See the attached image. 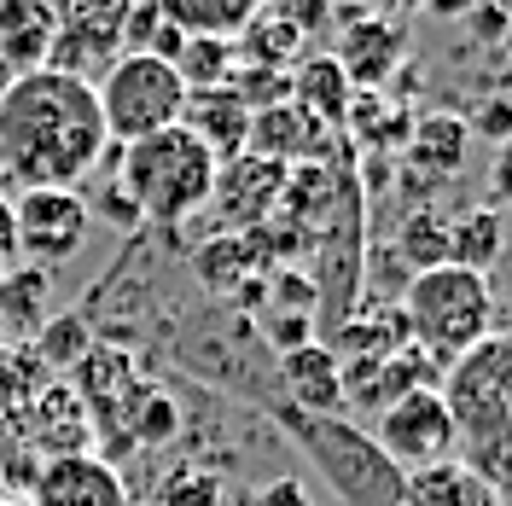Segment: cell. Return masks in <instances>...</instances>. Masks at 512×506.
<instances>
[{"instance_id":"obj_24","label":"cell","mask_w":512,"mask_h":506,"mask_svg":"<svg viewBox=\"0 0 512 506\" xmlns=\"http://www.w3.org/2000/svg\"><path fill=\"white\" fill-rule=\"evenodd\" d=\"M396 256H402L414 274L448 262V222H437L431 210H425V216H408V222H402V239H396Z\"/></svg>"},{"instance_id":"obj_22","label":"cell","mask_w":512,"mask_h":506,"mask_svg":"<svg viewBox=\"0 0 512 506\" xmlns=\"http://www.w3.org/2000/svg\"><path fill=\"white\" fill-rule=\"evenodd\" d=\"M396 53H402V30L396 24H355L338 64H344L350 88H361V82H384L396 70Z\"/></svg>"},{"instance_id":"obj_17","label":"cell","mask_w":512,"mask_h":506,"mask_svg":"<svg viewBox=\"0 0 512 506\" xmlns=\"http://www.w3.org/2000/svg\"><path fill=\"white\" fill-rule=\"evenodd\" d=\"M286 82H291V105H297V111H309L320 128H326V123L338 128L355 111L350 76H344V64L326 59V53H320V59H303V64H297V76H286Z\"/></svg>"},{"instance_id":"obj_19","label":"cell","mask_w":512,"mask_h":506,"mask_svg":"<svg viewBox=\"0 0 512 506\" xmlns=\"http://www.w3.org/2000/svg\"><path fill=\"white\" fill-rule=\"evenodd\" d=\"M320 140H326V128L309 111H297V105H268V111L251 117V152L286 163V169H291V158H315Z\"/></svg>"},{"instance_id":"obj_9","label":"cell","mask_w":512,"mask_h":506,"mask_svg":"<svg viewBox=\"0 0 512 506\" xmlns=\"http://www.w3.org/2000/svg\"><path fill=\"white\" fill-rule=\"evenodd\" d=\"M373 443H379L402 472H425V466H437V460H454V419H448L437 384H419L408 396H396V402L379 413Z\"/></svg>"},{"instance_id":"obj_31","label":"cell","mask_w":512,"mask_h":506,"mask_svg":"<svg viewBox=\"0 0 512 506\" xmlns=\"http://www.w3.org/2000/svg\"><path fill=\"white\" fill-rule=\"evenodd\" d=\"M0 256H18V222H12V198H0Z\"/></svg>"},{"instance_id":"obj_28","label":"cell","mask_w":512,"mask_h":506,"mask_svg":"<svg viewBox=\"0 0 512 506\" xmlns=\"http://www.w3.org/2000/svg\"><path fill=\"white\" fill-rule=\"evenodd\" d=\"M489 210H512V140L495 146V163H489Z\"/></svg>"},{"instance_id":"obj_2","label":"cell","mask_w":512,"mask_h":506,"mask_svg":"<svg viewBox=\"0 0 512 506\" xmlns=\"http://www.w3.org/2000/svg\"><path fill=\"white\" fill-rule=\"evenodd\" d=\"M443 396L454 419V460L489 477L501 495L512 489V332H489L460 361L443 367Z\"/></svg>"},{"instance_id":"obj_14","label":"cell","mask_w":512,"mask_h":506,"mask_svg":"<svg viewBox=\"0 0 512 506\" xmlns=\"http://www.w3.org/2000/svg\"><path fill=\"white\" fill-rule=\"evenodd\" d=\"M280 384H286L291 408L303 413H338L344 408V367L332 344H297L280 355Z\"/></svg>"},{"instance_id":"obj_30","label":"cell","mask_w":512,"mask_h":506,"mask_svg":"<svg viewBox=\"0 0 512 506\" xmlns=\"http://www.w3.org/2000/svg\"><path fill=\"white\" fill-rule=\"evenodd\" d=\"M99 210H105V222H117V227H134V222H140V210L128 204V192H123V187L105 192V198H99Z\"/></svg>"},{"instance_id":"obj_1","label":"cell","mask_w":512,"mask_h":506,"mask_svg":"<svg viewBox=\"0 0 512 506\" xmlns=\"http://www.w3.org/2000/svg\"><path fill=\"white\" fill-rule=\"evenodd\" d=\"M111 152L94 82L41 64L0 88V181L30 187H76Z\"/></svg>"},{"instance_id":"obj_34","label":"cell","mask_w":512,"mask_h":506,"mask_svg":"<svg viewBox=\"0 0 512 506\" xmlns=\"http://www.w3.org/2000/svg\"><path fill=\"white\" fill-rule=\"evenodd\" d=\"M6 274H12V262H6V256H0V285H6Z\"/></svg>"},{"instance_id":"obj_8","label":"cell","mask_w":512,"mask_h":506,"mask_svg":"<svg viewBox=\"0 0 512 506\" xmlns=\"http://www.w3.org/2000/svg\"><path fill=\"white\" fill-rule=\"evenodd\" d=\"M12 222H18V251H30L35 268H59L82 251L94 210L76 187H30L12 198Z\"/></svg>"},{"instance_id":"obj_3","label":"cell","mask_w":512,"mask_h":506,"mask_svg":"<svg viewBox=\"0 0 512 506\" xmlns=\"http://www.w3.org/2000/svg\"><path fill=\"white\" fill-rule=\"evenodd\" d=\"M216 152L192 134V128H158L146 140H134L117 152V187L128 192V204L140 210V222L181 227L187 216L210 210L216 192Z\"/></svg>"},{"instance_id":"obj_13","label":"cell","mask_w":512,"mask_h":506,"mask_svg":"<svg viewBox=\"0 0 512 506\" xmlns=\"http://www.w3.org/2000/svg\"><path fill=\"white\" fill-rule=\"evenodd\" d=\"M251 105L233 94V88H204V94H187V111H181V128H192L216 163L239 158V152H251Z\"/></svg>"},{"instance_id":"obj_4","label":"cell","mask_w":512,"mask_h":506,"mask_svg":"<svg viewBox=\"0 0 512 506\" xmlns=\"http://www.w3.org/2000/svg\"><path fill=\"white\" fill-rule=\"evenodd\" d=\"M402 320H408V344L425 355V361H460L472 344H483L495 332V291H489V274H472V268H454V262H437L425 274H408L402 285Z\"/></svg>"},{"instance_id":"obj_11","label":"cell","mask_w":512,"mask_h":506,"mask_svg":"<svg viewBox=\"0 0 512 506\" xmlns=\"http://www.w3.org/2000/svg\"><path fill=\"white\" fill-rule=\"evenodd\" d=\"M35 506H128V483L99 454H59L35 477Z\"/></svg>"},{"instance_id":"obj_7","label":"cell","mask_w":512,"mask_h":506,"mask_svg":"<svg viewBox=\"0 0 512 506\" xmlns=\"http://www.w3.org/2000/svg\"><path fill=\"white\" fill-rule=\"evenodd\" d=\"M134 0H64L59 6V41H53V70L99 82L123 59V30Z\"/></svg>"},{"instance_id":"obj_27","label":"cell","mask_w":512,"mask_h":506,"mask_svg":"<svg viewBox=\"0 0 512 506\" xmlns=\"http://www.w3.org/2000/svg\"><path fill=\"white\" fill-rule=\"evenodd\" d=\"M216 501H222V489H216V477H204V472H187L163 489V506H216Z\"/></svg>"},{"instance_id":"obj_33","label":"cell","mask_w":512,"mask_h":506,"mask_svg":"<svg viewBox=\"0 0 512 506\" xmlns=\"http://www.w3.org/2000/svg\"><path fill=\"white\" fill-rule=\"evenodd\" d=\"M472 6V0H466ZM437 12H460V0H437Z\"/></svg>"},{"instance_id":"obj_16","label":"cell","mask_w":512,"mask_h":506,"mask_svg":"<svg viewBox=\"0 0 512 506\" xmlns=\"http://www.w3.org/2000/svg\"><path fill=\"white\" fill-rule=\"evenodd\" d=\"M30 431H35L41 448H53V460H59V454H88L94 413L82 408V396H76L70 384H47L30 408Z\"/></svg>"},{"instance_id":"obj_18","label":"cell","mask_w":512,"mask_h":506,"mask_svg":"<svg viewBox=\"0 0 512 506\" xmlns=\"http://www.w3.org/2000/svg\"><path fill=\"white\" fill-rule=\"evenodd\" d=\"M466 117H454V111H431V117H419L408 123V163L425 169L431 181H448V175H460L466 169Z\"/></svg>"},{"instance_id":"obj_21","label":"cell","mask_w":512,"mask_h":506,"mask_svg":"<svg viewBox=\"0 0 512 506\" xmlns=\"http://www.w3.org/2000/svg\"><path fill=\"white\" fill-rule=\"evenodd\" d=\"M158 6H163V18H169L175 30L216 35V41H233V35L262 12V0H158Z\"/></svg>"},{"instance_id":"obj_10","label":"cell","mask_w":512,"mask_h":506,"mask_svg":"<svg viewBox=\"0 0 512 506\" xmlns=\"http://www.w3.org/2000/svg\"><path fill=\"white\" fill-rule=\"evenodd\" d=\"M286 181L291 169L274 158H262V152H239V158H227L216 169V192H210V204H216V216L227 227H256L274 216V204L286 198Z\"/></svg>"},{"instance_id":"obj_12","label":"cell","mask_w":512,"mask_h":506,"mask_svg":"<svg viewBox=\"0 0 512 506\" xmlns=\"http://www.w3.org/2000/svg\"><path fill=\"white\" fill-rule=\"evenodd\" d=\"M59 41V6L53 0H0V70L30 76L53 59Z\"/></svg>"},{"instance_id":"obj_6","label":"cell","mask_w":512,"mask_h":506,"mask_svg":"<svg viewBox=\"0 0 512 506\" xmlns=\"http://www.w3.org/2000/svg\"><path fill=\"white\" fill-rule=\"evenodd\" d=\"M99 117H105V134L117 146H134L158 128H175L181 111H187V82L175 76V64L146 59V53H123L105 76L94 82Z\"/></svg>"},{"instance_id":"obj_29","label":"cell","mask_w":512,"mask_h":506,"mask_svg":"<svg viewBox=\"0 0 512 506\" xmlns=\"http://www.w3.org/2000/svg\"><path fill=\"white\" fill-rule=\"evenodd\" d=\"M466 134H483V140H495V146H501V140H512V105L489 99V105H483L478 117L466 123Z\"/></svg>"},{"instance_id":"obj_15","label":"cell","mask_w":512,"mask_h":506,"mask_svg":"<svg viewBox=\"0 0 512 506\" xmlns=\"http://www.w3.org/2000/svg\"><path fill=\"white\" fill-rule=\"evenodd\" d=\"M396 506H507V495L489 477L472 472L466 460H437L425 472H408Z\"/></svg>"},{"instance_id":"obj_32","label":"cell","mask_w":512,"mask_h":506,"mask_svg":"<svg viewBox=\"0 0 512 506\" xmlns=\"http://www.w3.org/2000/svg\"><path fill=\"white\" fill-rule=\"evenodd\" d=\"M256 506H303V495H297V483H291V477H280V483H274Z\"/></svg>"},{"instance_id":"obj_20","label":"cell","mask_w":512,"mask_h":506,"mask_svg":"<svg viewBox=\"0 0 512 506\" xmlns=\"http://www.w3.org/2000/svg\"><path fill=\"white\" fill-rule=\"evenodd\" d=\"M501 251H507V216H501V210L478 204V210H466L460 222H448V262H454V268L489 274V268L501 262Z\"/></svg>"},{"instance_id":"obj_5","label":"cell","mask_w":512,"mask_h":506,"mask_svg":"<svg viewBox=\"0 0 512 506\" xmlns=\"http://www.w3.org/2000/svg\"><path fill=\"white\" fill-rule=\"evenodd\" d=\"M274 419L291 431V443L309 454V466L332 483V495L344 506H396L402 501L408 472L355 419H344V413H303V408H291V402H280Z\"/></svg>"},{"instance_id":"obj_26","label":"cell","mask_w":512,"mask_h":506,"mask_svg":"<svg viewBox=\"0 0 512 506\" xmlns=\"http://www.w3.org/2000/svg\"><path fill=\"white\" fill-rule=\"evenodd\" d=\"M41 297H47V268H24V274H6V285H0V309L6 315H35L41 309Z\"/></svg>"},{"instance_id":"obj_25","label":"cell","mask_w":512,"mask_h":506,"mask_svg":"<svg viewBox=\"0 0 512 506\" xmlns=\"http://www.w3.org/2000/svg\"><path fill=\"white\" fill-rule=\"evenodd\" d=\"M239 35H245V47H251V53L268 64V70L291 64V59H297V47H303V30H297L291 18H262V12H256V18H251Z\"/></svg>"},{"instance_id":"obj_23","label":"cell","mask_w":512,"mask_h":506,"mask_svg":"<svg viewBox=\"0 0 512 506\" xmlns=\"http://www.w3.org/2000/svg\"><path fill=\"white\" fill-rule=\"evenodd\" d=\"M239 53L233 41H216V35H187L181 59H175V76L187 82V94H204V88H227V76L239 70Z\"/></svg>"}]
</instances>
